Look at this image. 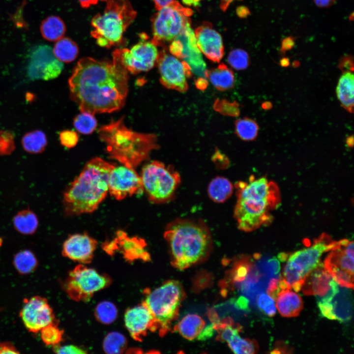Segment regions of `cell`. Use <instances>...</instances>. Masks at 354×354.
Listing matches in <instances>:
<instances>
[{
    "mask_svg": "<svg viewBox=\"0 0 354 354\" xmlns=\"http://www.w3.org/2000/svg\"><path fill=\"white\" fill-rule=\"evenodd\" d=\"M71 99L81 112L111 113L124 105L128 72L116 62L81 59L68 80Z\"/></svg>",
    "mask_w": 354,
    "mask_h": 354,
    "instance_id": "obj_1",
    "label": "cell"
},
{
    "mask_svg": "<svg viewBox=\"0 0 354 354\" xmlns=\"http://www.w3.org/2000/svg\"><path fill=\"white\" fill-rule=\"evenodd\" d=\"M236 187L234 217L240 230L252 232L271 222L269 211L280 202L279 190L274 182L265 177L255 179L252 176L248 182H238Z\"/></svg>",
    "mask_w": 354,
    "mask_h": 354,
    "instance_id": "obj_2",
    "label": "cell"
},
{
    "mask_svg": "<svg viewBox=\"0 0 354 354\" xmlns=\"http://www.w3.org/2000/svg\"><path fill=\"white\" fill-rule=\"evenodd\" d=\"M164 236L172 264L180 270L203 261L211 250L210 231L200 219L177 218L167 225Z\"/></svg>",
    "mask_w": 354,
    "mask_h": 354,
    "instance_id": "obj_3",
    "label": "cell"
},
{
    "mask_svg": "<svg viewBox=\"0 0 354 354\" xmlns=\"http://www.w3.org/2000/svg\"><path fill=\"white\" fill-rule=\"evenodd\" d=\"M115 166L99 157L92 158L63 194L65 211L69 215L94 211L109 191V178Z\"/></svg>",
    "mask_w": 354,
    "mask_h": 354,
    "instance_id": "obj_4",
    "label": "cell"
},
{
    "mask_svg": "<svg viewBox=\"0 0 354 354\" xmlns=\"http://www.w3.org/2000/svg\"><path fill=\"white\" fill-rule=\"evenodd\" d=\"M98 135L111 158L133 168L147 159L150 152L158 147L155 134L132 130L125 126L122 118L101 127Z\"/></svg>",
    "mask_w": 354,
    "mask_h": 354,
    "instance_id": "obj_5",
    "label": "cell"
},
{
    "mask_svg": "<svg viewBox=\"0 0 354 354\" xmlns=\"http://www.w3.org/2000/svg\"><path fill=\"white\" fill-rule=\"evenodd\" d=\"M137 15L128 0H109L102 13L91 19V36L101 47L110 48L126 44L123 34Z\"/></svg>",
    "mask_w": 354,
    "mask_h": 354,
    "instance_id": "obj_6",
    "label": "cell"
},
{
    "mask_svg": "<svg viewBox=\"0 0 354 354\" xmlns=\"http://www.w3.org/2000/svg\"><path fill=\"white\" fill-rule=\"evenodd\" d=\"M338 244L330 236L324 233L314 241L310 247L298 250L287 258L281 279L297 292L306 275L321 262L324 252L330 251Z\"/></svg>",
    "mask_w": 354,
    "mask_h": 354,
    "instance_id": "obj_7",
    "label": "cell"
},
{
    "mask_svg": "<svg viewBox=\"0 0 354 354\" xmlns=\"http://www.w3.org/2000/svg\"><path fill=\"white\" fill-rule=\"evenodd\" d=\"M184 295L181 283L177 280L168 281L147 295L143 302L151 313L160 334L166 333L177 315Z\"/></svg>",
    "mask_w": 354,
    "mask_h": 354,
    "instance_id": "obj_8",
    "label": "cell"
},
{
    "mask_svg": "<svg viewBox=\"0 0 354 354\" xmlns=\"http://www.w3.org/2000/svg\"><path fill=\"white\" fill-rule=\"evenodd\" d=\"M141 177L148 200L156 204L171 200L181 181L179 174L172 166L158 161L145 166Z\"/></svg>",
    "mask_w": 354,
    "mask_h": 354,
    "instance_id": "obj_9",
    "label": "cell"
},
{
    "mask_svg": "<svg viewBox=\"0 0 354 354\" xmlns=\"http://www.w3.org/2000/svg\"><path fill=\"white\" fill-rule=\"evenodd\" d=\"M192 10L174 1L155 13L151 19L153 38L156 46H163L173 40L191 23Z\"/></svg>",
    "mask_w": 354,
    "mask_h": 354,
    "instance_id": "obj_10",
    "label": "cell"
},
{
    "mask_svg": "<svg viewBox=\"0 0 354 354\" xmlns=\"http://www.w3.org/2000/svg\"><path fill=\"white\" fill-rule=\"evenodd\" d=\"M110 283V279L107 276L80 264L69 272L65 289L71 299L86 301L95 293L106 288Z\"/></svg>",
    "mask_w": 354,
    "mask_h": 354,
    "instance_id": "obj_11",
    "label": "cell"
},
{
    "mask_svg": "<svg viewBox=\"0 0 354 354\" xmlns=\"http://www.w3.org/2000/svg\"><path fill=\"white\" fill-rule=\"evenodd\" d=\"M144 39L131 47L116 49L113 53V61L128 72L136 74L150 70L157 62L159 52L151 41Z\"/></svg>",
    "mask_w": 354,
    "mask_h": 354,
    "instance_id": "obj_12",
    "label": "cell"
},
{
    "mask_svg": "<svg viewBox=\"0 0 354 354\" xmlns=\"http://www.w3.org/2000/svg\"><path fill=\"white\" fill-rule=\"evenodd\" d=\"M354 260V242L344 239L338 241L337 246L330 250L324 265L337 284L353 289Z\"/></svg>",
    "mask_w": 354,
    "mask_h": 354,
    "instance_id": "obj_13",
    "label": "cell"
},
{
    "mask_svg": "<svg viewBox=\"0 0 354 354\" xmlns=\"http://www.w3.org/2000/svg\"><path fill=\"white\" fill-rule=\"evenodd\" d=\"M156 64L160 82L164 87L181 92L187 90V79L193 74L186 62L163 50L159 52Z\"/></svg>",
    "mask_w": 354,
    "mask_h": 354,
    "instance_id": "obj_14",
    "label": "cell"
},
{
    "mask_svg": "<svg viewBox=\"0 0 354 354\" xmlns=\"http://www.w3.org/2000/svg\"><path fill=\"white\" fill-rule=\"evenodd\" d=\"M63 68L62 62L56 57L53 48L48 45L35 46L30 53L27 74L31 80L48 81L55 79Z\"/></svg>",
    "mask_w": 354,
    "mask_h": 354,
    "instance_id": "obj_15",
    "label": "cell"
},
{
    "mask_svg": "<svg viewBox=\"0 0 354 354\" xmlns=\"http://www.w3.org/2000/svg\"><path fill=\"white\" fill-rule=\"evenodd\" d=\"M301 289L305 295H315L318 304L329 301L337 293L339 287L320 262L305 277Z\"/></svg>",
    "mask_w": 354,
    "mask_h": 354,
    "instance_id": "obj_16",
    "label": "cell"
},
{
    "mask_svg": "<svg viewBox=\"0 0 354 354\" xmlns=\"http://www.w3.org/2000/svg\"><path fill=\"white\" fill-rule=\"evenodd\" d=\"M144 187L141 177L134 168L125 165L112 170L109 178V192L117 200L133 195H141Z\"/></svg>",
    "mask_w": 354,
    "mask_h": 354,
    "instance_id": "obj_17",
    "label": "cell"
},
{
    "mask_svg": "<svg viewBox=\"0 0 354 354\" xmlns=\"http://www.w3.org/2000/svg\"><path fill=\"white\" fill-rule=\"evenodd\" d=\"M20 317L27 329L33 333L38 332L46 325L56 322L47 299L38 295L24 302Z\"/></svg>",
    "mask_w": 354,
    "mask_h": 354,
    "instance_id": "obj_18",
    "label": "cell"
},
{
    "mask_svg": "<svg viewBox=\"0 0 354 354\" xmlns=\"http://www.w3.org/2000/svg\"><path fill=\"white\" fill-rule=\"evenodd\" d=\"M190 24H187L176 37L182 45L179 59L189 65L192 74L196 77V80L206 79V64L197 45L194 32L191 28Z\"/></svg>",
    "mask_w": 354,
    "mask_h": 354,
    "instance_id": "obj_19",
    "label": "cell"
},
{
    "mask_svg": "<svg viewBox=\"0 0 354 354\" xmlns=\"http://www.w3.org/2000/svg\"><path fill=\"white\" fill-rule=\"evenodd\" d=\"M124 323L131 336L136 341H142L148 330L157 329L151 313L144 302L126 310Z\"/></svg>",
    "mask_w": 354,
    "mask_h": 354,
    "instance_id": "obj_20",
    "label": "cell"
},
{
    "mask_svg": "<svg viewBox=\"0 0 354 354\" xmlns=\"http://www.w3.org/2000/svg\"><path fill=\"white\" fill-rule=\"evenodd\" d=\"M97 245L95 239L86 233L72 235L63 242L62 255L82 264L90 263Z\"/></svg>",
    "mask_w": 354,
    "mask_h": 354,
    "instance_id": "obj_21",
    "label": "cell"
},
{
    "mask_svg": "<svg viewBox=\"0 0 354 354\" xmlns=\"http://www.w3.org/2000/svg\"><path fill=\"white\" fill-rule=\"evenodd\" d=\"M194 34L201 53L210 60L219 62L224 53L220 34L208 23L196 28Z\"/></svg>",
    "mask_w": 354,
    "mask_h": 354,
    "instance_id": "obj_22",
    "label": "cell"
},
{
    "mask_svg": "<svg viewBox=\"0 0 354 354\" xmlns=\"http://www.w3.org/2000/svg\"><path fill=\"white\" fill-rule=\"evenodd\" d=\"M321 314L330 320L345 322L353 315V297L350 291L339 288L337 293L328 302L318 304Z\"/></svg>",
    "mask_w": 354,
    "mask_h": 354,
    "instance_id": "obj_23",
    "label": "cell"
},
{
    "mask_svg": "<svg viewBox=\"0 0 354 354\" xmlns=\"http://www.w3.org/2000/svg\"><path fill=\"white\" fill-rule=\"evenodd\" d=\"M215 330H219L220 340L226 342L229 347L236 354H252L257 353L258 346L256 341L242 338L239 329L227 323L213 322Z\"/></svg>",
    "mask_w": 354,
    "mask_h": 354,
    "instance_id": "obj_24",
    "label": "cell"
},
{
    "mask_svg": "<svg viewBox=\"0 0 354 354\" xmlns=\"http://www.w3.org/2000/svg\"><path fill=\"white\" fill-rule=\"evenodd\" d=\"M114 242L118 245L125 259L133 260L142 259L148 260V253L145 250L146 243L144 240L139 237H129L123 231L117 233V237Z\"/></svg>",
    "mask_w": 354,
    "mask_h": 354,
    "instance_id": "obj_25",
    "label": "cell"
},
{
    "mask_svg": "<svg viewBox=\"0 0 354 354\" xmlns=\"http://www.w3.org/2000/svg\"><path fill=\"white\" fill-rule=\"evenodd\" d=\"M275 300L277 309L283 317H296L303 308L301 297L292 291L291 289L281 291Z\"/></svg>",
    "mask_w": 354,
    "mask_h": 354,
    "instance_id": "obj_26",
    "label": "cell"
},
{
    "mask_svg": "<svg viewBox=\"0 0 354 354\" xmlns=\"http://www.w3.org/2000/svg\"><path fill=\"white\" fill-rule=\"evenodd\" d=\"M354 87L353 73H343L336 87V95L341 106L350 113H353L354 110Z\"/></svg>",
    "mask_w": 354,
    "mask_h": 354,
    "instance_id": "obj_27",
    "label": "cell"
},
{
    "mask_svg": "<svg viewBox=\"0 0 354 354\" xmlns=\"http://www.w3.org/2000/svg\"><path fill=\"white\" fill-rule=\"evenodd\" d=\"M206 78L217 90L221 91L231 88L235 81L234 72L224 63L207 70Z\"/></svg>",
    "mask_w": 354,
    "mask_h": 354,
    "instance_id": "obj_28",
    "label": "cell"
},
{
    "mask_svg": "<svg viewBox=\"0 0 354 354\" xmlns=\"http://www.w3.org/2000/svg\"><path fill=\"white\" fill-rule=\"evenodd\" d=\"M205 325V321L200 316L192 314L184 317L176 328L182 337L193 340L197 338Z\"/></svg>",
    "mask_w": 354,
    "mask_h": 354,
    "instance_id": "obj_29",
    "label": "cell"
},
{
    "mask_svg": "<svg viewBox=\"0 0 354 354\" xmlns=\"http://www.w3.org/2000/svg\"><path fill=\"white\" fill-rule=\"evenodd\" d=\"M40 30L45 39L49 41H57L63 37L66 27L60 18L57 16H50L42 21Z\"/></svg>",
    "mask_w": 354,
    "mask_h": 354,
    "instance_id": "obj_30",
    "label": "cell"
},
{
    "mask_svg": "<svg viewBox=\"0 0 354 354\" xmlns=\"http://www.w3.org/2000/svg\"><path fill=\"white\" fill-rule=\"evenodd\" d=\"M233 188L232 183L228 179L223 177H216L209 182L207 193L213 201L223 203L231 196Z\"/></svg>",
    "mask_w": 354,
    "mask_h": 354,
    "instance_id": "obj_31",
    "label": "cell"
},
{
    "mask_svg": "<svg viewBox=\"0 0 354 354\" xmlns=\"http://www.w3.org/2000/svg\"><path fill=\"white\" fill-rule=\"evenodd\" d=\"M13 226L16 230L25 235L35 233L38 226L36 215L30 209L18 212L13 217Z\"/></svg>",
    "mask_w": 354,
    "mask_h": 354,
    "instance_id": "obj_32",
    "label": "cell"
},
{
    "mask_svg": "<svg viewBox=\"0 0 354 354\" xmlns=\"http://www.w3.org/2000/svg\"><path fill=\"white\" fill-rule=\"evenodd\" d=\"M53 51L59 60L65 63L73 61L79 53L77 44L68 37H62L58 40L53 48Z\"/></svg>",
    "mask_w": 354,
    "mask_h": 354,
    "instance_id": "obj_33",
    "label": "cell"
},
{
    "mask_svg": "<svg viewBox=\"0 0 354 354\" xmlns=\"http://www.w3.org/2000/svg\"><path fill=\"white\" fill-rule=\"evenodd\" d=\"M47 144L45 134L41 130H33L25 134L22 139V145L27 152L37 154L43 151Z\"/></svg>",
    "mask_w": 354,
    "mask_h": 354,
    "instance_id": "obj_34",
    "label": "cell"
},
{
    "mask_svg": "<svg viewBox=\"0 0 354 354\" xmlns=\"http://www.w3.org/2000/svg\"><path fill=\"white\" fill-rule=\"evenodd\" d=\"M13 263L17 271L21 274L32 272L38 265L35 255L29 250H23L18 252L14 257Z\"/></svg>",
    "mask_w": 354,
    "mask_h": 354,
    "instance_id": "obj_35",
    "label": "cell"
},
{
    "mask_svg": "<svg viewBox=\"0 0 354 354\" xmlns=\"http://www.w3.org/2000/svg\"><path fill=\"white\" fill-rule=\"evenodd\" d=\"M259 130L257 122L249 118H239L235 122L236 133L243 141L254 140L258 136Z\"/></svg>",
    "mask_w": 354,
    "mask_h": 354,
    "instance_id": "obj_36",
    "label": "cell"
},
{
    "mask_svg": "<svg viewBox=\"0 0 354 354\" xmlns=\"http://www.w3.org/2000/svg\"><path fill=\"white\" fill-rule=\"evenodd\" d=\"M125 337L117 332H112L105 337L103 343L104 351L108 354L121 353L126 346Z\"/></svg>",
    "mask_w": 354,
    "mask_h": 354,
    "instance_id": "obj_37",
    "label": "cell"
},
{
    "mask_svg": "<svg viewBox=\"0 0 354 354\" xmlns=\"http://www.w3.org/2000/svg\"><path fill=\"white\" fill-rule=\"evenodd\" d=\"M95 315L101 323L109 324L114 322L118 315V310L115 305L109 301L99 303L95 309Z\"/></svg>",
    "mask_w": 354,
    "mask_h": 354,
    "instance_id": "obj_38",
    "label": "cell"
},
{
    "mask_svg": "<svg viewBox=\"0 0 354 354\" xmlns=\"http://www.w3.org/2000/svg\"><path fill=\"white\" fill-rule=\"evenodd\" d=\"M74 125L80 133L89 134L95 129L97 121L93 115L87 112H81L74 118Z\"/></svg>",
    "mask_w": 354,
    "mask_h": 354,
    "instance_id": "obj_39",
    "label": "cell"
},
{
    "mask_svg": "<svg viewBox=\"0 0 354 354\" xmlns=\"http://www.w3.org/2000/svg\"><path fill=\"white\" fill-rule=\"evenodd\" d=\"M40 331L41 339L46 345L54 346L62 340L63 331L59 328L56 322L46 325Z\"/></svg>",
    "mask_w": 354,
    "mask_h": 354,
    "instance_id": "obj_40",
    "label": "cell"
},
{
    "mask_svg": "<svg viewBox=\"0 0 354 354\" xmlns=\"http://www.w3.org/2000/svg\"><path fill=\"white\" fill-rule=\"evenodd\" d=\"M227 60L229 64L237 70H244L249 64L248 53L241 49H235L231 51L228 56Z\"/></svg>",
    "mask_w": 354,
    "mask_h": 354,
    "instance_id": "obj_41",
    "label": "cell"
},
{
    "mask_svg": "<svg viewBox=\"0 0 354 354\" xmlns=\"http://www.w3.org/2000/svg\"><path fill=\"white\" fill-rule=\"evenodd\" d=\"M257 304L261 311L269 317L273 316L276 313V306L274 299L267 294L261 293L256 297Z\"/></svg>",
    "mask_w": 354,
    "mask_h": 354,
    "instance_id": "obj_42",
    "label": "cell"
},
{
    "mask_svg": "<svg viewBox=\"0 0 354 354\" xmlns=\"http://www.w3.org/2000/svg\"><path fill=\"white\" fill-rule=\"evenodd\" d=\"M15 148L13 134L8 131L0 130V155H9Z\"/></svg>",
    "mask_w": 354,
    "mask_h": 354,
    "instance_id": "obj_43",
    "label": "cell"
},
{
    "mask_svg": "<svg viewBox=\"0 0 354 354\" xmlns=\"http://www.w3.org/2000/svg\"><path fill=\"white\" fill-rule=\"evenodd\" d=\"M216 111L224 115L237 116L239 114L238 104L235 102L230 103L225 100H217L214 105Z\"/></svg>",
    "mask_w": 354,
    "mask_h": 354,
    "instance_id": "obj_44",
    "label": "cell"
},
{
    "mask_svg": "<svg viewBox=\"0 0 354 354\" xmlns=\"http://www.w3.org/2000/svg\"><path fill=\"white\" fill-rule=\"evenodd\" d=\"M59 138L61 144L67 148L75 147L79 140L76 132L72 130L61 131L59 133Z\"/></svg>",
    "mask_w": 354,
    "mask_h": 354,
    "instance_id": "obj_45",
    "label": "cell"
},
{
    "mask_svg": "<svg viewBox=\"0 0 354 354\" xmlns=\"http://www.w3.org/2000/svg\"><path fill=\"white\" fill-rule=\"evenodd\" d=\"M53 350L57 354H86V350L76 345H59V344L54 346Z\"/></svg>",
    "mask_w": 354,
    "mask_h": 354,
    "instance_id": "obj_46",
    "label": "cell"
},
{
    "mask_svg": "<svg viewBox=\"0 0 354 354\" xmlns=\"http://www.w3.org/2000/svg\"><path fill=\"white\" fill-rule=\"evenodd\" d=\"M338 68L342 73L346 72H353L354 60L353 58L350 55L342 57L339 61Z\"/></svg>",
    "mask_w": 354,
    "mask_h": 354,
    "instance_id": "obj_47",
    "label": "cell"
},
{
    "mask_svg": "<svg viewBox=\"0 0 354 354\" xmlns=\"http://www.w3.org/2000/svg\"><path fill=\"white\" fill-rule=\"evenodd\" d=\"M295 37L288 36L282 40L281 48L279 50L282 54H285L287 51L292 49L295 45Z\"/></svg>",
    "mask_w": 354,
    "mask_h": 354,
    "instance_id": "obj_48",
    "label": "cell"
},
{
    "mask_svg": "<svg viewBox=\"0 0 354 354\" xmlns=\"http://www.w3.org/2000/svg\"><path fill=\"white\" fill-rule=\"evenodd\" d=\"M214 330H215V329L214 328L213 324L212 323L204 327L197 338L199 340H206L212 337L214 334Z\"/></svg>",
    "mask_w": 354,
    "mask_h": 354,
    "instance_id": "obj_49",
    "label": "cell"
},
{
    "mask_svg": "<svg viewBox=\"0 0 354 354\" xmlns=\"http://www.w3.org/2000/svg\"><path fill=\"white\" fill-rule=\"evenodd\" d=\"M19 352L10 342H0V354H19Z\"/></svg>",
    "mask_w": 354,
    "mask_h": 354,
    "instance_id": "obj_50",
    "label": "cell"
},
{
    "mask_svg": "<svg viewBox=\"0 0 354 354\" xmlns=\"http://www.w3.org/2000/svg\"><path fill=\"white\" fill-rule=\"evenodd\" d=\"M235 305L239 309L247 310L248 308V300L244 296H240L236 300Z\"/></svg>",
    "mask_w": 354,
    "mask_h": 354,
    "instance_id": "obj_51",
    "label": "cell"
},
{
    "mask_svg": "<svg viewBox=\"0 0 354 354\" xmlns=\"http://www.w3.org/2000/svg\"><path fill=\"white\" fill-rule=\"evenodd\" d=\"M336 0H314L315 4L319 7H328L333 4Z\"/></svg>",
    "mask_w": 354,
    "mask_h": 354,
    "instance_id": "obj_52",
    "label": "cell"
},
{
    "mask_svg": "<svg viewBox=\"0 0 354 354\" xmlns=\"http://www.w3.org/2000/svg\"><path fill=\"white\" fill-rule=\"evenodd\" d=\"M157 10H159L163 7L169 4L175 0H152Z\"/></svg>",
    "mask_w": 354,
    "mask_h": 354,
    "instance_id": "obj_53",
    "label": "cell"
},
{
    "mask_svg": "<svg viewBox=\"0 0 354 354\" xmlns=\"http://www.w3.org/2000/svg\"><path fill=\"white\" fill-rule=\"evenodd\" d=\"M83 8H88L92 5L97 4L98 0H78Z\"/></svg>",
    "mask_w": 354,
    "mask_h": 354,
    "instance_id": "obj_54",
    "label": "cell"
},
{
    "mask_svg": "<svg viewBox=\"0 0 354 354\" xmlns=\"http://www.w3.org/2000/svg\"><path fill=\"white\" fill-rule=\"evenodd\" d=\"M237 13L240 17H245L250 14V11L247 7L240 6L237 9Z\"/></svg>",
    "mask_w": 354,
    "mask_h": 354,
    "instance_id": "obj_55",
    "label": "cell"
},
{
    "mask_svg": "<svg viewBox=\"0 0 354 354\" xmlns=\"http://www.w3.org/2000/svg\"><path fill=\"white\" fill-rule=\"evenodd\" d=\"M234 0H220V7L222 10L225 11Z\"/></svg>",
    "mask_w": 354,
    "mask_h": 354,
    "instance_id": "obj_56",
    "label": "cell"
},
{
    "mask_svg": "<svg viewBox=\"0 0 354 354\" xmlns=\"http://www.w3.org/2000/svg\"><path fill=\"white\" fill-rule=\"evenodd\" d=\"M280 65L283 67H287L290 65V59L288 58L283 57L282 58L279 62Z\"/></svg>",
    "mask_w": 354,
    "mask_h": 354,
    "instance_id": "obj_57",
    "label": "cell"
},
{
    "mask_svg": "<svg viewBox=\"0 0 354 354\" xmlns=\"http://www.w3.org/2000/svg\"><path fill=\"white\" fill-rule=\"evenodd\" d=\"M346 143L347 146L349 148H352L354 146V136L351 135L347 137L346 139Z\"/></svg>",
    "mask_w": 354,
    "mask_h": 354,
    "instance_id": "obj_58",
    "label": "cell"
},
{
    "mask_svg": "<svg viewBox=\"0 0 354 354\" xmlns=\"http://www.w3.org/2000/svg\"><path fill=\"white\" fill-rule=\"evenodd\" d=\"M262 107L264 110H268L272 107V104L269 101H265L262 104Z\"/></svg>",
    "mask_w": 354,
    "mask_h": 354,
    "instance_id": "obj_59",
    "label": "cell"
},
{
    "mask_svg": "<svg viewBox=\"0 0 354 354\" xmlns=\"http://www.w3.org/2000/svg\"><path fill=\"white\" fill-rule=\"evenodd\" d=\"M183 2L188 5H197L200 0H182Z\"/></svg>",
    "mask_w": 354,
    "mask_h": 354,
    "instance_id": "obj_60",
    "label": "cell"
},
{
    "mask_svg": "<svg viewBox=\"0 0 354 354\" xmlns=\"http://www.w3.org/2000/svg\"><path fill=\"white\" fill-rule=\"evenodd\" d=\"M102 0V1H106V0Z\"/></svg>",
    "mask_w": 354,
    "mask_h": 354,
    "instance_id": "obj_61",
    "label": "cell"
}]
</instances>
